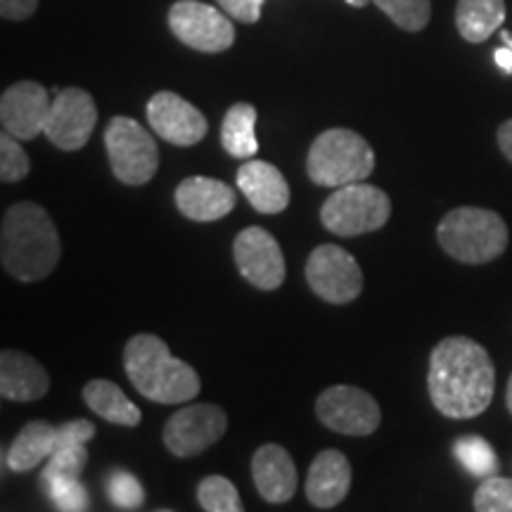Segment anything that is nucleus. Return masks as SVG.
<instances>
[{
	"mask_svg": "<svg viewBox=\"0 0 512 512\" xmlns=\"http://www.w3.org/2000/svg\"><path fill=\"white\" fill-rule=\"evenodd\" d=\"M375 171V150L351 128H328L311 143L306 174L323 188L361 183Z\"/></svg>",
	"mask_w": 512,
	"mask_h": 512,
	"instance_id": "5",
	"label": "nucleus"
},
{
	"mask_svg": "<svg viewBox=\"0 0 512 512\" xmlns=\"http://www.w3.org/2000/svg\"><path fill=\"white\" fill-rule=\"evenodd\" d=\"M392 216V200L382 188L370 183H349L335 192L320 207V223L339 238H358L387 226Z\"/></svg>",
	"mask_w": 512,
	"mask_h": 512,
	"instance_id": "6",
	"label": "nucleus"
},
{
	"mask_svg": "<svg viewBox=\"0 0 512 512\" xmlns=\"http://www.w3.org/2000/svg\"><path fill=\"white\" fill-rule=\"evenodd\" d=\"M503 48H498L494 53V60L498 67L503 69L505 74H512V34H508V31H503Z\"/></svg>",
	"mask_w": 512,
	"mask_h": 512,
	"instance_id": "36",
	"label": "nucleus"
},
{
	"mask_svg": "<svg viewBox=\"0 0 512 512\" xmlns=\"http://www.w3.org/2000/svg\"><path fill=\"white\" fill-rule=\"evenodd\" d=\"M351 463L337 448L320 451L306 477V498L313 508L330 510L347 498L351 489Z\"/></svg>",
	"mask_w": 512,
	"mask_h": 512,
	"instance_id": "17",
	"label": "nucleus"
},
{
	"mask_svg": "<svg viewBox=\"0 0 512 512\" xmlns=\"http://www.w3.org/2000/svg\"><path fill=\"white\" fill-rule=\"evenodd\" d=\"M107 496L119 510H138L145 503L143 484L126 470H112L107 475Z\"/></svg>",
	"mask_w": 512,
	"mask_h": 512,
	"instance_id": "29",
	"label": "nucleus"
},
{
	"mask_svg": "<svg viewBox=\"0 0 512 512\" xmlns=\"http://www.w3.org/2000/svg\"><path fill=\"white\" fill-rule=\"evenodd\" d=\"M147 121L166 143L178 147L197 145L207 138V117L178 93L159 91L147 102Z\"/></svg>",
	"mask_w": 512,
	"mask_h": 512,
	"instance_id": "14",
	"label": "nucleus"
},
{
	"mask_svg": "<svg viewBox=\"0 0 512 512\" xmlns=\"http://www.w3.org/2000/svg\"><path fill=\"white\" fill-rule=\"evenodd\" d=\"M347 3L351 5V8H366L370 0H347Z\"/></svg>",
	"mask_w": 512,
	"mask_h": 512,
	"instance_id": "39",
	"label": "nucleus"
},
{
	"mask_svg": "<svg viewBox=\"0 0 512 512\" xmlns=\"http://www.w3.org/2000/svg\"><path fill=\"white\" fill-rule=\"evenodd\" d=\"M124 370L145 399L164 406L188 403L202 389L195 368L171 356L164 339L150 332H140L128 339L124 347Z\"/></svg>",
	"mask_w": 512,
	"mask_h": 512,
	"instance_id": "3",
	"label": "nucleus"
},
{
	"mask_svg": "<svg viewBox=\"0 0 512 512\" xmlns=\"http://www.w3.org/2000/svg\"><path fill=\"white\" fill-rule=\"evenodd\" d=\"M453 456L458 458V463L465 467L470 475L475 477H494L498 472V456L491 448V444L482 437H460L456 444H453Z\"/></svg>",
	"mask_w": 512,
	"mask_h": 512,
	"instance_id": "25",
	"label": "nucleus"
},
{
	"mask_svg": "<svg viewBox=\"0 0 512 512\" xmlns=\"http://www.w3.org/2000/svg\"><path fill=\"white\" fill-rule=\"evenodd\" d=\"M306 283L328 304H349L363 292V271L347 249L318 245L306 261Z\"/></svg>",
	"mask_w": 512,
	"mask_h": 512,
	"instance_id": "10",
	"label": "nucleus"
},
{
	"mask_svg": "<svg viewBox=\"0 0 512 512\" xmlns=\"http://www.w3.org/2000/svg\"><path fill=\"white\" fill-rule=\"evenodd\" d=\"M316 415L328 430L347 437H368L382 422L380 403L366 389L351 384H335L320 392Z\"/></svg>",
	"mask_w": 512,
	"mask_h": 512,
	"instance_id": "9",
	"label": "nucleus"
},
{
	"mask_svg": "<svg viewBox=\"0 0 512 512\" xmlns=\"http://www.w3.org/2000/svg\"><path fill=\"white\" fill-rule=\"evenodd\" d=\"M38 10V0H0V15L8 22H24L34 17Z\"/></svg>",
	"mask_w": 512,
	"mask_h": 512,
	"instance_id": "35",
	"label": "nucleus"
},
{
	"mask_svg": "<svg viewBox=\"0 0 512 512\" xmlns=\"http://www.w3.org/2000/svg\"><path fill=\"white\" fill-rule=\"evenodd\" d=\"M112 174L124 185H145L159 169V150L150 131L131 117H114L105 128Z\"/></svg>",
	"mask_w": 512,
	"mask_h": 512,
	"instance_id": "7",
	"label": "nucleus"
},
{
	"mask_svg": "<svg viewBox=\"0 0 512 512\" xmlns=\"http://www.w3.org/2000/svg\"><path fill=\"white\" fill-rule=\"evenodd\" d=\"M46 491L57 510L62 512L91 510V496H88L86 486H83L79 479H72V477L50 479V482H46Z\"/></svg>",
	"mask_w": 512,
	"mask_h": 512,
	"instance_id": "30",
	"label": "nucleus"
},
{
	"mask_svg": "<svg viewBox=\"0 0 512 512\" xmlns=\"http://www.w3.org/2000/svg\"><path fill=\"white\" fill-rule=\"evenodd\" d=\"M62 240L41 204L17 202L0 223V261L19 283H38L60 264Z\"/></svg>",
	"mask_w": 512,
	"mask_h": 512,
	"instance_id": "2",
	"label": "nucleus"
},
{
	"mask_svg": "<svg viewBox=\"0 0 512 512\" xmlns=\"http://www.w3.org/2000/svg\"><path fill=\"white\" fill-rule=\"evenodd\" d=\"M48 389V370L36 358L15 349H5L0 354V394L3 399L31 403L43 399Z\"/></svg>",
	"mask_w": 512,
	"mask_h": 512,
	"instance_id": "20",
	"label": "nucleus"
},
{
	"mask_svg": "<svg viewBox=\"0 0 512 512\" xmlns=\"http://www.w3.org/2000/svg\"><path fill=\"white\" fill-rule=\"evenodd\" d=\"M176 207L185 219L211 223L235 209V190L228 183L207 176H190L176 188Z\"/></svg>",
	"mask_w": 512,
	"mask_h": 512,
	"instance_id": "16",
	"label": "nucleus"
},
{
	"mask_svg": "<svg viewBox=\"0 0 512 512\" xmlns=\"http://www.w3.org/2000/svg\"><path fill=\"white\" fill-rule=\"evenodd\" d=\"M252 477L261 498L266 503H287L297 491V467L287 448L278 444H264L256 448L252 458Z\"/></svg>",
	"mask_w": 512,
	"mask_h": 512,
	"instance_id": "19",
	"label": "nucleus"
},
{
	"mask_svg": "<svg viewBox=\"0 0 512 512\" xmlns=\"http://www.w3.org/2000/svg\"><path fill=\"white\" fill-rule=\"evenodd\" d=\"M31 162L24 147L17 143L15 136L3 131L0 136V181L19 183L29 176Z\"/></svg>",
	"mask_w": 512,
	"mask_h": 512,
	"instance_id": "32",
	"label": "nucleus"
},
{
	"mask_svg": "<svg viewBox=\"0 0 512 512\" xmlns=\"http://www.w3.org/2000/svg\"><path fill=\"white\" fill-rule=\"evenodd\" d=\"M95 124H98V105L93 95L83 88H64L55 95L43 133L60 150L76 152L91 140Z\"/></svg>",
	"mask_w": 512,
	"mask_h": 512,
	"instance_id": "13",
	"label": "nucleus"
},
{
	"mask_svg": "<svg viewBox=\"0 0 512 512\" xmlns=\"http://www.w3.org/2000/svg\"><path fill=\"white\" fill-rule=\"evenodd\" d=\"M505 406H508V411L512 415V375H510V380H508V392H505Z\"/></svg>",
	"mask_w": 512,
	"mask_h": 512,
	"instance_id": "38",
	"label": "nucleus"
},
{
	"mask_svg": "<svg viewBox=\"0 0 512 512\" xmlns=\"http://www.w3.org/2000/svg\"><path fill=\"white\" fill-rule=\"evenodd\" d=\"M197 501L207 512H242L245 505L240 501L238 489L230 479L221 475L204 477L197 486Z\"/></svg>",
	"mask_w": 512,
	"mask_h": 512,
	"instance_id": "27",
	"label": "nucleus"
},
{
	"mask_svg": "<svg viewBox=\"0 0 512 512\" xmlns=\"http://www.w3.org/2000/svg\"><path fill=\"white\" fill-rule=\"evenodd\" d=\"M477 512H512V479L486 477L472 498Z\"/></svg>",
	"mask_w": 512,
	"mask_h": 512,
	"instance_id": "31",
	"label": "nucleus"
},
{
	"mask_svg": "<svg viewBox=\"0 0 512 512\" xmlns=\"http://www.w3.org/2000/svg\"><path fill=\"white\" fill-rule=\"evenodd\" d=\"M57 427L48 420H31L22 427L5 453V465L12 472H29L43 465L55 453Z\"/></svg>",
	"mask_w": 512,
	"mask_h": 512,
	"instance_id": "21",
	"label": "nucleus"
},
{
	"mask_svg": "<svg viewBox=\"0 0 512 512\" xmlns=\"http://www.w3.org/2000/svg\"><path fill=\"white\" fill-rule=\"evenodd\" d=\"M505 0H458L456 27L467 43H484L503 27Z\"/></svg>",
	"mask_w": 512,
	"mask_h": 512,
	"instance_id": "23",
	"label": "nucleus"
},
{
	"mask_svg": "<svg viewBox=\"0 0 512 512\" xmlns=\"http://www.w3.org/2000/svg\"><path fill=\"white\" fill-rule=\"evenodd\" d=\"M86 463H88L86 444L57 448L53 456L46 460L41 479L43 482H50V479H60V477L79 479L81 472L86 470Z\"/></svg>",
	"mask_w": 512,
	"mask_h": 512,
	"instance_id": "28",
	"label": "nucleus"
},
{
	"mask_svg": "<svg viewBox=\"0 0 512 512\" xmlns=\"http://www.w3.org/2000/svg\"><path fill=\"white\" fill-rule=\"evenodd\" d=\"M95 437V425L91 420H83V418H76V420H69L64 422V425L57 427V448H64V446H76V444H88Z\"/></svg>",
	"mask_w": 512,
	"mask_h": 512,
	"instance_id": "33",
	"label": "nucleus"
},
{
	"mask_svg": "<svg viewBox=\"0 0 512 512\" xmlns=\"http://www.w3.org/2000/svg\"><path fill=\"white\" fill-rule=\"evenodd\" d=\"M235 264L242 278L261 292H273L285 283L287 266L283 249L266 228L249 226L233 242Z\"/></svg>",
	"mask_w": 512,
	"mask_h": 512,
	"instance_id": "12",
	"label": "nucleus"
},
{
	"mask_svg": "<svg viewBox=\"0 0 512 512\" xmlns=\"http://www.w3.org/2000/svg\"><path fill=\"white\" fill-rule=\"evenodd\" d=\"M427 389L434 408L446 418H477L494 401L496 366L489 351L475 339L446 337L430 356Z\"/></svg>",
	"mask_w": 512,
	"mask_h": 512,
	"instance_id": "1",
	"label": "nucleus"
},
{
	"mask_svg": "<svg viewBox=\"0 0 512 512\" xmlns=\"http://www.w3.org/2000/svg\"><path fill=\"white\" fill-rule=\"evenodd\" d=\"M384 15L403 31L418 34L430 24L432 3L430 0H373Z\"/></svg>",
	"mask_w": 512,
	"mask_h": 512,
	"instance_id": "26",
	"label": "nucleus"
},
{
	"mask_svg": "<svg viewBox=\"0 0 512 512\" xmlns=\"http://www.w3.org/2000/svg\"><path fill=\"white\" fill-rule=\"evenodd\" d=\"M228 430V415L214 403H192L176 411L164 425V446L176 458H195Z\"/></svg>",
	"mask_w": 512,
	"mask_h": 512,
	"instance_id": "11",
	"label": "nucleus"
},
{
	"mask_svg": "<svg viewBox=\"0 0 512 512\" xmlns=\"http://www.w3.org/2000/svg\"><path fill=\"white\" fill-rule=\"evenodd\" d=\"M498 147L508 157V162H512V119L503 121L501 128H498Z\"/></svg>",
	"mask_w": 512,
	"mask_h": 512,
	"instance_id": "37",
	"label": "nucleus"
},
{
	"mask_svg": "<svg viewBox=\"0 0 512 512\" xmlns=\"http://www.w3.org/2000/svg\"><path fill=\"white\" fill-rule=\"evenodd\" d=\"M166 19L171 34L197 53H226L235 43L230 15L200 0H178L171 5Z\"/></svg>",
	"mask_w": 512,
	"mask_h": 512,
	"instance_id": "8",
	"label": "nucleus"
},
{
	"mask_svg": "<svg viewBox=\"0 0 512 512\" xmlns=\"http://www.w3.org/2000/svg\"><path fill=\"white\" fill-rule=\"evenodd\" d=\"M83 401L95 415L119 427H136L140 418V408L121 392L119 384L110 380H91L83 387Z\"/></svg>",
	"mask_w": 512,
	"mask_h": 512,
	"instance_id": "22",
	"label": "nucleus"
},
{
	"mask_svg": "<svg viewBox=\"0 0 512 512\" xmlns=\"http://www.w3.org/2000/svg\"><path fill=\"white\" fill-rule=\"evenodd\" d=\"M219 8L230 15L233 19H238L242 24H256L261 19V5L264 0H216Z\"/></svg>",
	"mask_w": 512,
	"mask_h": 512,
	"instance_id": "34",
	"label": "nucleus"
},
{
	"mask_svg": "<svg viewBox=\"0 0 512 512\" xmlns=\"http://www.w3.org/2000/svg\"><path fill=\"white\" fill-rule=\"evenodd\" d=\"M53 100L36 81H19L5 88L0 98V124L3 131L17 140H34L46 131Z\"/></svg>",
	"mask_w": 512,
	"mask_h": 512,
	"instance_id": "15",
	"label": "nucleus"
},
{
	"mask_svg": "<svg viewBox=\"0 0 512 512\" xmlns=\"http://www.w3.org/2000/svg\"><path fill=\"white\" fill-rule=\"evenodd\" d=\"M256 107L249 102H235L221 124V145L230 157L252 159L259 152L256 140Z\"/></svg>",
	"mask_w": 512,
	"mask_h": 512,
	"instance_id": "24",
	"label": "nucleus"
},
{
	"mask_svg": "<svg viewBox=\"0 0 512 512\" xmlns=\"http://www.w3.org/2000/svg\"><path fill=\"white\" fill-rule=\"evenodd\" d=\"M439 247L460 264H489L508 249V226L484 207L451 209L437 226Z\"/></svg>",
	"mask_w": 512,
	"mask_h": 512,
	"instance_id": "4",
	"label": "nucleus"
},
{
	"mask_svg": "<svg viewBox=\"0 0 512 512\" xmlns=\"http://www.w3.org/2000/svg\"><path fill=\"white\" fill-rule=\"evenodd\" d=\"M235 181L259 214L275 216L290 207V185H287L283 171L275 169L273 164L259 162L254 157L247 159L238 169Z\"/></svg>",
	"mask_w": 512,
	"mask_h": 512,
	"instance_id": "18",
	"label": "nucleus"
}]
</instances>
